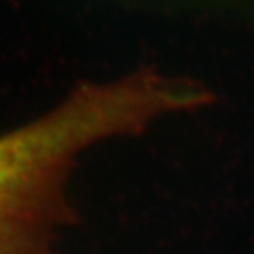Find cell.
<instances>
[{"instance_id":"obj_1","label":"cell","mask_w":254,"mask_h":254,"mask_svg":"<svg viewBox=\"0 0 254 254\" xmlns=\"http://www.w3.org/2000/svg\"><path fill=\"white\" fill-rule=\"evenodd\" d=\"M142 111L118 79L74 88L57 108L0 134V254H58L55 243L74 210L71 170L91 147L135 135Z\"/></svg>"}]
</instances>
